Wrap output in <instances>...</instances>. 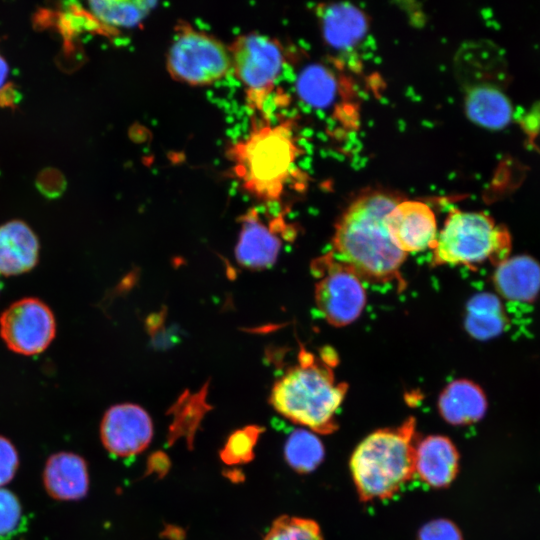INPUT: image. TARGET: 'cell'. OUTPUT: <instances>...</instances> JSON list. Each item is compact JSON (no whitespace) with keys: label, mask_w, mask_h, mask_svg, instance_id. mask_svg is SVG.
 Instances as JSON below:
<instances>
[{"label":"cell","mask_w":540,"mask_h":540,"mask_svg":"<svg viewBox=\"0 0 540 540\" xmlns=\"http://www.w3.org/2000/svg\"><path fill=\"white\" fill-rule=\"evenodd\" d=\"M90 12L105 26L131 27L140 23L151 10L153 3L147 1H90Z\"/></svg>","instance_id":"obj_22"},{"label":"cell","mask_w":540,"mask_h":540,"mask_svg":"<svg viewBox=\"0 0 540 540\" xmlns=\"http://www.w3.org/2000/svg\"><path fill=\"white\" fill-rule=\"evenodd\" d=\"M23 510L17 496L11 491L0 488V539L5 540L16 535L22 528Z\"/></svg>","instance_id":"obj_26"},{"label":"cell","mask_w":540,"mask_h":540,"mask_svg":"<svg viewBox=\"0 0 540 540\" xmlns=\"http://www.w3.org/2000/svg\"><path fill=\"white\" fill-rule=\"evenodd\" d=\"M346 392L347 385L336 383L329 367L302 352L299 365L275 382L269 401L279 414L293 423L328 435L338 429L336 414Z\"/></svg>","instance_id":"obj_4"},{"label":"cell","mask_w":540,"mask_h":540,"mask_svg":"<svg viewBox=\"0 0 540 540\" xmlns=\"http://www.w3.org/2000/svg\"><path fill=\"white\" fill-rule=\"evenodd\" d=\"M226 155L234 179L258 201L278 200L296 158V146L287 124L252 116L247 134L232 142Z\"/></svg>","instance_id":"obj_2"},{"label":"cell","mask_w":540,"mask_h":540,"mask_svg":"<svg viewBox=\"0 0 540 540\" xmlns=\"http://www.w3.org/2000/svg\"><path fill=\"white\" fill-rule=\"evenodd\" d=\"M167 69L177 81L209 85L231 71V56L228 47L214 36L181 24L168 50Z\"/></svg>","instance_id":"obj_7"},{"label":"cell","mask_w":540,"mask_h":540,"mask_svg":"<svg viewBox=\"0 0 540 540\" xmlns=\"http://www.w3.org/2000/svg\"><path fill=\"white\" fill-rule=\"evenodd\" d=\"M418 441L416 420L409 417L397 427L370 433L356 446L349 467L362 502L392 498L414 477Z\"/></svg>","instance_id":"obj_3"},{"label":"cell","mask_w":540,"mask_h":540,"mask_svg":"<svg viewBox=\"0 0 540 540\" xmlns=\"http://www.w3.org/2000/svg\"><path fill=\"white\" fill-rule=\"evenodd\" d=\"M19 466V456L10 440L0 435V488L15 476Z\"/></svg>","instance_id":"obj_28"},{"label":"cell","mask_w":540,"mask_h":540,"mask_svg":"<svg viewBox=\"0 0 540 540\" xmlns=\"http://www.w3.org/2000/svg\"><path fill=\"white\" fill-rule=\"evenodd\" d=\"M459 459V452L448 437L427 436L416 446L415 474L432 488H447L457 477Z\"/></svg>","instance_id":"obj_14"},{"label":"cell","mask_w":540,"mask_h":540,"mask_svg":"<svg viewBox=\"0 0 540 540\" xmlns=\"http://www.w3.org/2000/svg\"><path fill=\"white\" fill-rule=\"evenodd\" d=\"M494 284L510 301L532 302L540 291V265L529 256L507 258L496 266Z\"/></svg>","instance_id":"obj_19"},{"label":"cell","mask_w":540,"mask_h":540,"mask_svg":"<svg viewBox=\"0 0 540 540\" xmlns=\"http://www.w3.org/2000/svg\"><path fill=\"white\" fill-rule=\"evenodd\" d=\"M506 87L491 82L465 86L464 109L469 120L489 130L506 128L514 116V106Z\"/></svg>","instance_id":"obj_13"},{"label":"cell","mask_w":540,"mask_h":540,"mask_svg":"<svg viewBox=\"0 0 540 540\" xmlns=\"http://www.w3.org/2000/svg\"><path fill=\"white\" fill-rule=\"evenodd\" d=\"M39 258V241L21 220L0 225V274L19 275L30 271Z\"/></svg>","instance_id":"obj_16"},{"label":"cell","mask_w":540,"mask_h":540,"mask_svg":"<svg viewBox=\"0 0 540 540\" xmlns=\"http://www.w3.org/2000/svg\"><path fill=\"white\" fill-rule=\"evenodd\" d=\"M0 289H1V284H0Z\"/></svg>","instance_id":"obj_31"},{"label":"cell","mask_w":540,"mask_h":540,"mask_svg":"<svg viewBox=\"0 0 540 540\" xmlns=\"http://www.w3.org/2000/svg\"><path fill=\"white\" fill-rule=\"evenodd\" d=\"M441 417L449 424L462 426L478 422L487 411V398L474 382L458 379L449 383L438 399Z\"/></svg>","instance_id":"obj_18"},{"label":"cell","mask_w":540,"mask_h":540,"mask_svg":"<svg viewBox=\"0 0 540 540\" xmlns=\"http://www.w3.org/2000/svg\"><path fill=\"white\" fill-rule=\"evenodd\" d=\"M417 540H463V536L451 520L435 519L422 526Z\"/></svg>","instance_id":"obj_27"},{"label":"cell","mask_w":540,"mask_h":540,"mask_svg":"<svg viewBox=\"0 0 540 540\" xmlns=\"http://www.w3.org/2000/svg\"><path fill=\"white\" fill-rule=\"evenodd\" d=\"M431 248L434 264L473 268L489 260L497 266L508 258L511 237L486 213L453 210Z\"/></svg>","instance_id":"obj_5"},{"label":"cell","mask_w":540,"mask_h":540,"mask_svg":"<svg viewBox=\"0 0 540 540\" xmlns=\"http://www.w3.org/2000/svg\"><path fill=\"white\" fill-rule=\"evenodd\" d=\"M231 70L244 88L245 100L252 116H266L270 98L283 68L280 44L259 33L242 34L228 47Z\"/></svg>","instance_id":"obj_6"},{"label":"cell","mask_w":540,"mask_h":540,"mask_svg":"<svg viewBox=\"0 0 540 540\" xmlns=\"http://www.w3.org/2000/svg\"><path fill=\"white\" fill-rule=\"evenodd\" d=\"M397 203L386 193H366L351 203L336 224L331 253L360 279L402 282L399 272L406 254L394 245L385 225L386 215Z\"/></svg>","instance_id":"obj_1"},{"label":"cell","mask_w":540,"mask_h":540,"mask_svg":"<svg viewBox=\"0 0 540 540\" xmlns=\"http://www.w3.org/2000/svg\"><path fill=\"white\" fill-rule=\"evenodd\" d=\"M319 17L326 42L339 51L354 48L368 30L366 16L348 3L324 5L320 8Z\"/></svg>","instance_id":"obj_17"},{"label":"cell","mask_w":540,"mask_h":540,"mask_svg":"<svg viewBox=\"0 0 540 540\" xmlns=\"http://www.w3.org/2000/svg\"><path fill=\"white\" fill-rule=\"evenodd\" d=\"M264 429L249 425L234 431L220 451L222 461L228 465L245 464L254 458V448Z\"/></svg>","instance_id":"obj_25"},{"label":"cell","mask_w":540,"mask_h":540,"mask_svg":"<svg viewBox=\"0 0 540 540\" xmlns=\"http://www.w3.org/2000/svg\"><path fill=\"white\" fill-rule=\"evenodd\" d=\"M43 485L50 497L59 501L79 500L89 488L86 461L72 452L51 455L44 466Z\"/></svg>","instance_id":"obj_15"},{"label":"cell","mask_w":540,"mask_h":540,"mask_svg":"<svg viewBox=\"0 0 540 540\" xmlns=\"http://www.w3.org/2000/svg\"><path fill=\"white\" fill-rule=\"evenodd\" d=\"M284 456L291 468L305 474L314 471L324 458L320 439L310 430L293 431L284 447Z\"/></svg>","instance_id":"obj_21"},{"label":"cell","mask_w":540,"mask_h":540,"mask_svg":"<svg viewBox=\"0 0 540 540\" xmlns=\"http://www.w3.org/2000/svg\"><path fill=\"white\" fill-rule=\"evenodd\" d=\"M318 281L315 301L325 320L341 327L355 321L366 303V292L360 278L332 253L313 264Z\"/></svg>","instance_id":"obj_8"},{"label":"cell","mask_w":540,"mask_h":540,"mask_svg":"<svg viewBox=\"0 0 540 540\" xmlns=\"http://www.w3.org/2000/svg\"><path fill=\"white\" fill-rule=\"evenodd\" d=\"M385 225L394 245L405 254L431 248L437 237L435 215L420 201L398 202L386 215Z\"/></svg>","instance_id":"obj_11"},{"label":"cell","mask_w":540,"mask_h":540,"mask_svg":"<svg viewBox=\"0 0 540 540\" xmlns=\"http://www.w3.org/2000/svg\"><path fill=\"white\" fill-rule=\"evenodd\" d=\"M300 98L313 107L328 106L336 94V82L326 68L320 65L307 66L296 82Z\"/></svg>","instance_id":"obj_23"},{"label":"cell","mask_w":540,"mask_h":540,"mask_svg":"<svg viewBox=\"0 0 540 540\" xmlns=\"http://www.w3.org/2000/svg\"><path fill=\"white\" fill-rule=\"evenodd\" d=\"M241 228L235 247L239 264L250 269H266L272 266L279 254L281 241L273 225H266L255 208L240 217Z\"/></svg>","instance_id":"obj_12"},{"label":"cell","mask_w":540,"mask_h":540,"mask_svg":"<svg viewBox=\"0 0 540 540\" xmlns=\"http://www.w3.org/2000/svg\"><path fill=\"white\" fill-rule=\"evenodd\" d=\"M263 540H324V538L316 521L282 515L273 521Z\"/></svg>","instance_id":"obj_24"},{"label":"cell","mask_w":540,"mask_h":540,"mask_svg":"<svg viewBox=\"0 0 540 540\" xmlns=\"http://www.w3.org/2000/svg\"><path fill=\"white\" fill-rule=\"evenodd\" d=\"M529 117L530 120H528V131L540 134V104H537L536 107L530 112Z\"/></svg>","instance_id":"obj_29"},{"label":"cell","mask_w":540,"mask_h":540,"mask_svg":"<svg viewBox=\"0 0 540 540\" xmlns=\"http://www.w3.org/2000/svg\"><path fill=\"white\" fill-rule=\"evenodd\" d=\"M465 328L474 338L487 340L498 336L506 326V316L497 296L480 293L467 304Z\"/></svg>","instance_id":"obj_20"},{"label":"cell","mask_w":540,"mask_h":540,"mask_svg":"<svg viewBox=\"0 0 540 540\" xmlns=\"http://www.w3.org/2000/svg\"><path fill=\"white\" fill-rule=\"evenodd\" d=\"M9 67L5 58L0 54V89L4 87L8 78Z\"/></svg>","instance_id":"obj_30"},{"label":"cell","mask_w":540,"mask_h":540,"mask_svg":"<svg viewBox=\"0 0 540 540\" xmlns=\"http://www.w3.org/2000/svg\"><path fill=\"white\" fill-rule=\"evenodd\" d=\"M56 334L51 309L40 299L27 297L12 303L0 316V336L13 352L42 353Z\"/></svg>","instance_id":"obj_9"},{"label":"cell","mask_w":540,"mask_h":540,"mask_svg":"<svg viewBox=\"0 0 540 540\" xmlns=\"http://www.w3.org/2000/svg\"><path fill=\"white\" fill-rule=\"evenodd\" d=\"M100 437L105 449L117 457L141 453L153 437V423L141 406L122 403L110 407L100 425Z\"/></svg>","instance_id":"obj_10"}]
</instances>
